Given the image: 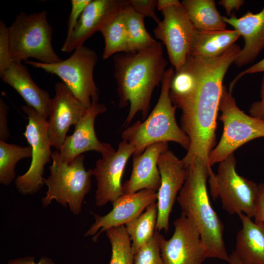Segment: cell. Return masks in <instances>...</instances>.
Here are the masks:
<instances>
[{"instance_id":"33","label":"cell","mask_w":264,"mask_h":264,"mask_svg":"<svg viewBox=\"0 0 264 264\" xmlns=\"http://www.w3.org/2000/svg\"><path fill=\"white\" fill-rule=\"evenodd\" d=\"M91 0H71V9L68 17L67 34L65 40H68L73 32L81 15Z\"/></svg>"},{"instance_id":"30","label":"cell","mask_w":264,"mask_h":264,"mask_svg":"<svg viewBox=\"0 0 264 264\" xmlns=\"http://www.w3.org/2000/svg\"><path fill=\"white\" fill-rule=\"evenodd\" d=\"M159 233L155 230L151 239L134 253L133 264H163L158 240Z\"/></svg>"},{"instance_id":"6","label":"cell","mask_w":264,"mask_h":264,"mask_svg":"<svg viewBox=\"0 0 264 264\" xmlns=\"http://www.w3.org/2000/svg\"><path fill=\"white\" fill-rule=\"evenodd\" d=\"M51 159L50 175L44 179L47 190L42 204L46 207L55 200L64 207L68 206L74 215H79L84 198L91 188L93 169H86L83 154L69 164L62 160L58 150L52 152Z\"/></svg>"},{"instance_id":"27","label":"cell","mask_w":264,"mask_h":264,"mask_svg":"<svg viewBox=\"0 0 264 264\" xmlns=\"http://www.w3.org/2000/svg\"><path fill=\"white\" fill-rule=\"evenodd\" d=\"M124 9L100 31L105 41L103 59H107L116 53H129Z\"/></svg>"},{"instance_id":"34","label":"cell","mask_w":264,"mask_h":264,"mask_svg":"<svg viewBox=\"0 0 264 264\" xmlns=\"http://www.w3.org/2000/svg\"><path fill=\"white\" fill-rule=\"evenodd\" d=\"M8 106L3 99H0V140L6 141L10 136L7 125Z\"/></svg>"},{"instance_id":"13","label":"cell","mask_w":264,"mask_h":264,"mask_svg":"<svg viewBox=\"0 0 264 264\" xmlns=\"http://www.w3.org/2000/svg\"><path fill=\"white\" fill-rule=\"evenodd\" d=\"M133 146L124 140L118 144L117 151L102 155L97 160L93 169L97 181L95 204L101 207L112 203L124 195L121 183L126 164L134 152Z\"/></svg>"},{"instance_id":"2","label":"cell","mask_w":264,"mask_h":264,"mask_svg":"<svg viewBox=\"0 0 264 264\" xmlns=\"http://www.w3.org/2000/svg\"><path fill=\"white\" fill-rule=\"evenodd\" d=\"M114 77L120 108L130 104L125 124L127 126L138 112L142 118L150 110L152 93L161 82L167 66L161 44L134 53H124L113 57Z\"/></svg>"},{"instance_id":"14","label":"cell","mask_w":264,"mask_h":264,"mask_svg":"<svg viewBox=\"0 0 264 264\" xmlns=\"http://www.w3.org/2000/svg\"><path fill=\"white\" fill-rule=\"evenodd\" d=\"M55 94L48 104V134L51 146L59 150L66 133L86 114L88 108L79 101L63 82L55 85Z\"/></svg>"},{"instance_id":"9","label":"cell","mask_w":264,"mask_h":264,"mask_svg":"<svg viewBox=\"0 0 264 264\" xmlns=\"http://www.w3.org/2000/svg\"><path fill=\"white\" fill-rule=\"evenodd\" d=\"M234 154L219 163L217 173L209 177L213 199L220 198L222 207L230 215L243 213L254 217L259 192V184L243 176L236 170Z\"/></svg>"},{"instance_id":"21","label":"cell","mask_w":264,"mask_h":264,"mask_svg":"<svg viewBox=\"0 0 264 264\" xmlns=\"http://www.w3.org/2000/svg\"><path fill=\"white\" fill-rule=\"evenodd\" d=\"M0 76L3 82L20 94L26 105L35 109L46 119L48 118L49 94L36 84L26 66L13 62Z\"/></svg>"},{"instance_id":"23","label":"cell","mask_w":264,"mask_h":264,"mask_svg":"<svg viewBox=\"0 0 264 264\" xmlns=\"http://www.w3.org/2000/svg\"><path fill=\"white\" fill-rule=\"evenodd\" d=\"M235 30L203 31L195 30L190 56L213 58L224 53L240 37Z\"/></svg>"},{"instance_id":"17","label":"cell","mask_w":264,"mask_h":264,"mask_svg":"<svg viewBox=\"0 0 264 264\" xmlns=\"http://www.w3.org/2000/svg\"><path fill=\"white\" fill-rule=\"evenodd\" d=\"M106 110L104 105L98 102H92L86 114L74 125L73 133L66 137L58 150L63 161L69 164L78 156L88 151H96L102 156L115 151L110 144L100 141L95 132V120L98 114Z\"/></svg>"},{"instance_id":"15","label":"cell","mask_w":264,"mask_h":264,"mask_svg":"<svg viewBox=\"0 0 264 264\" xmlns=\"http://www.w3.org/2000/svg\"><path fill=\"white\" fill-rule=\"evenodd\" d=\"M161 177L157 192V218L155 230L168 233L169 216L177 195L186 179L187 168L171 151L163 152L158 160Z\"/></svg>"},{"instance_id":"40","label":"cell","mask_w":264,"mask_h":264,"mask_svg":"<svg viewBox=\"0 0 264 264\" xmlns=\"http://www.w3.org/2000/svg\"><path fill=\"white\" fill-rule=\"evenodd\" d=\"M181 4L178 0H158L157 3V9L161 11L163 9L174 5Z\"/></svg>"},{"instance_id":"16","label":"cell","mask_w":264,"mask_h":264,"mask_svg":"<svg viewBox=\"0 0 264 264\" xmlns=\"http://www.w3.org/2000/svg\"><path fill=\"white\" fill-rule=\"evenodd\" d=\"M157 198V192L149 189L123 195L112 203V209L107 214L100 216L93 214L94 222L84 236H93V241L97 242L102 232L112 227L125 225L140 215Z\"/></svg>"},{"instance_id":"20","label":"cell","mask_w":264,"mask_h":264,"mask_svg":"<svg viewBox=\"0 0 264 264\" xmlns=\"http://www.w3.org/2000/svg\"><path fill=\"white\" fill-rule=\"evenodd\" d=\"M223 19L244 40V46L234 63L241 67L253 62L264 48V7L257 13L248 11L240 18L232 14L229 17L223 16Z\"/></svg>"},{"instance_id":"31","label":"cell","mask_w":264,"mask_h":264,"mask_svg":"<svg viewBox=\"0 0 264 264\" xmlns=\"http://www.w3.org/2000/svg\"><path fill=\"white\" fill-rule=\"evenodd\" d=\"M13 61L10 56L8 27L3 21L0 22V75L11 65Z\"/></svg>"},{"instance_id":"35","label":"cell","mask_w":264,"mask_h":264,"mask_svg":"<svg viewBox=\"0 0 264 264\" xmlns=\"http://www.w3.org/2000/svg\"><path fill=\"white\" fill-rule=\"evenodd\" d=\"M249 112L250 116L264 121V74L261 83V100L251 104Z\"/></svg>"},{"instance_id":"22","label":"cell","mask_w":264,"mask_h":264,"mask_svg":"<svg viewBox=\"0 0 264 264\" xmlns=\"http://www.w3.org/2000/svg\"><path fill=\"white\" fill-rule=\"evenodd\" d=\"M242 228L236 237L234 252L242 264H264V222L240 213Z\"/></svg>"},{"instance_id":"28","label":"cell","mask_w":264,"mask_h":264,"mask_svg":"<svg viewBox=\"0 0 264 264\" xmlns=\"http://www.w3.org/2000/svg\"><path fill=\"white\" fill-rule=\"evenodd\" d=\"M32 156V148L0 140V183L9 185L15 179V168L21 159Z\"/></svg>"},{"instance_id":"26","label":"cell","mask_w":264,"mask_h":264,"mask_svg":"<svg viewBox=\"0 0 264 264\" xmlns=\"http://www.w3.org/2000/svg\"><path fill=\"white\" fill-rule=\"evenodd\" d=\"M124 15L129 53H134L157 44L158 42L147 31L143 15L137 13L129 4L124 10Z\"/></svg>"},{"instance_id":"5","label":"cell","mask_w":264,"mask_h":264,"mask_svg":"<svg viewBox=\"0 0 264 264\" xmlns=\"http://www.w3.org/2000/svg\"><path fill=\"white\" fill-rule=\"evenodd\" d=\"M10 56L13 62L22 63L29 58L53 64L62 60L52 45L53 28L43 10L27 14L21 11L8 27Z\"/></svg>"},{"instance_id":"4","label":"cell","mask_w":264,"mask_h":264,"mask_svg":"<svg viewBox=\"0 0 264 264\" xmlns=\"http://www.w3.org/2000/svg\"><path fill=\"white\" fill-rule=\"evenodd\" d=\"M174 72L173 66L166 70L158 101L147 118L143 122L137 120L121 133L123 140L133 146V155L141 154L148 146L160 142H175L187 151L189 148V138L177 124L176 107L170 97V83Z\"/></svg>"},{"instance_id":"19","label":"cell","mask_w":264,"mask_h":264,"mask_svg":"<svg viewBox=\"0 0 264 264\" xmlns=\"http://www.w3.org/2000/svg\"><path fill=\"white\" fill-rule=\"evenodd\" d=\"M168 150V142H157L148 146L141 154L133 155L130 177L123 185L124 194L143 189L158 190L161 177L158 160L160 155Z\"/></svg>"},{"instance_id":"25","label":"cell","mask_w":264,"mask_h":264,"mask_svg":"<svg viewBox=\"0 0 264 264\" xmlns=\"http://www.w3.org/2000/svg\"><path fill=\"white\" fill-rule=\"evenodd\" d=\"M157 218V207L152 203L143 213L125 224L133 254L154 235Z\"/></svg>"},{"instance_id":"3","label":"cell","mask_w":264,"mask_h":264,"mask_svg":"<svg viewBox=\"0 0 264 264\" xmlns=\"http://www.w3.org/2000/svg\"><path fill=\"white\" fill-rule=\"evenodd\" d=\"M198 158L187 167V175L176 200L182 213L197 228L206 249L207 258H217L228 263L223 240L224 225L212 208L206 187L207 179L214 175Z\"/></svg>"},{"instance_id":"18","label":"cell","mask_w":264,"mask_h":264,"mask_svg":"<svg viewBox=\"0 0 264 264\" xmlns=\"http://www.w3.org/2000/svg\"><path fill=\"white\" fill-rule=\"evenodd\" d=\"M128 5V0H91L82 12L71 36L65 40L62 51L70 53L83 45Z\"/></svg>"},{"instance_id":"38","label":"cell","mask_w":264,"mask_h":264,"mask_svg":"<svg viewBox=\"0 0 264 264\" xmlns=\"http://www.w3.org/2000/svg\"><path fill=\"white\" fill-rule=\"evenodd\" d=\"M7 264H56L52 259L46 256L40 258L38 262L35 261L33 256L20 257L9 260Z\"/></svg>"},{"instance_id":"24","label":"cell","mask_w":264,"mask_h":264,"mask_svg":"<svg viewBox=\"0 0 264 264\" xmlns=\"http://www.w3.org/2000/svg\"><path fill=\"white\" fill-rule=\"evenodd\" d=\"M181 3L195 30L213 31L226 29V23L213 0H183Z\"/></svg>"},{"instance_id":"1","label":"cell","mask_w":264,"mask_h":264,"mask_svg":"<svg viewBox=\"0 0 264 264\" xmlns=\"http://www.w3.org/2000/svg\"><path fill=\"white\" fill-rule=\"evenodd\" d=\"M241 50L240 46L235 44L222 55L215 58L195 57L197 86L179 108L182 110L181 128L190 141L187 153L181 159L186 168L198 158L211 169L209 156L216 143L217 119L223 80Z\"/></svg>"},{"instance_id":"12","label":"cell","mask_w":264,"mask_h":264,"mask_svg":"<svg viewBox=\"0 0 264 264\" xmlns=\"http://www.w3.org/2000/svg\"><path fill=\"white\" fill-rule=\"evenodd\" d=\"M174 225L170 239L158 235L163 264H202L207 258L206 249L193 222L181 213Z\"/></svg>"},{"instance_id":"41","label":"cell","mask_w":264,"mask_h":264,"mask_svg":"<svg viewBox=\"0 0 264 264\" xmlns=\"http://www.w3.org/2000/svg\"><path fill=\"white\" fill-rule=\"evenodd\" d=\"M229 264H242L234 251L229 255Z\"/></svg>"},{"instance_id":"8","label":"cell","mask_w":264,"mask_h":264,"mask_svg":"<svg viewBox=\"0 0 264 264\" xmlns=\"http://www.w3.org/2000/svg\"><path fill=\"white\" fill-rule=\"evenodd\" d=\"M97 55L84 45L77 47L67 59L53 64L27 61L25 63L58 76L74 96L88 109L98 102L99 90L93 79Z\"/></svg>"},{"instance_id":"29","label":"cell","mask_w":264,"mask_h":264,"mask_svg":"<svg viewBox=\"0 0 264 264\" xmlns=\"http://www.w3.org/2000/svg\"><path fill=\"white\" fill-rule=\"evenodd\" d=\"M106 233L111 247L110 264H133L134 254L125 226L112 227Z\"/></svg>"},{"instance_id":"36","label":"cell","mask_w":264,"mask_h":264,"mask_svg":"<svg viewBox=\"0 0 264 264\" xmlns=\"http://www.w3.org/2000/svg\"><path fill=\"white\" fill-rule=\"evenodd\" d=\"M254 218L255 221L264 222V183L259 184V192L255 209Z\"/></svg>"},{"instance_id":"32","label":"cell","mask_w":264,"mask_h":264,"mask_svg":"<svg viewBox=\"0 0 264 264\" xmlns=\"http://www.w3.org/2000/svg\"><path fill=\"white\" fill-rule=\"evenodd\" d=\"M128 2L137 13L144 17H148L153 19L156 23L160 21L155 13L157 0H128Z\"/></svg>"},{"instance_id":"11","label":"cell","mask_w":264,"mask_h":264,"mask_svg":"<svg viewBox=\"0 0 264 264\" xmlns=\"http://www.w3.org/2000/svg\"><path fill=\"white\" fill-rule=\"evenodd\" d=\"M163 19L154 29L156 38L165 45L170 63L178 70L189 55L195 29L181 5L161 11Z\"/></svg>"},{"instance_id":"7","label":"cell","mask_w":264,"mask_h":264,"mask_svg":"<svg viewBox=\"0 0 264 264\" xmlns=\"http://www.w3.org/2000/svg\"><path fill=\"white\" fill-rule=\"evenodd\" d=\"M219 110V119L223 131L219 143L211 152L209 164L220 163L238 148L253 139L264 137V121L245 114L237 106L231 92L223 85Z\"/></svg>"},{"instance_id":"39","label":"cell","mask_w":264,"mask_h":264,"mask_svg":"<svg viewBox=\"0 0 264 264\" xmlns=\"http://www.w3.org/2000/svg\"><path fill=\"white\" fill-rule=\"evenodd\" d=\"M244 3L243 0H220L218 1V3L223 6L229 17L232 15V12L239 10Z\"/></svg>"},{"instance_id":"10","label":"cell","mask_w":264,"mask_h":264,"mask_svg":"<svg viewBox=\"0 0 264 264\" xmlns=\"http://www.w3.org/2000/svg\"><path fill=\"white\" fill-rule=\"evenodd\" d=\"M21 108L27 115L28 124L23 135L32 148V156L28 170L18 176L15 185L21 194L29 195L37 193L44 184V168L51 158L52 146L47 120L32 107L24 105Z\"/></svg>"},{"instance_id":"37","label":"cell","mask_w":264,"mask_h":264,"mask_svg":"<svg viewBox=\"0 0 264 264\" xmlns=\"http://www.w3.org/2000/svg\"><path fill=\"white\" fill-rule=\"evenodd\" d=\"M264 72V58L238 74L230 84L229 91H232L235 85L244 75Z\"/></svg>"}]
</instances>
